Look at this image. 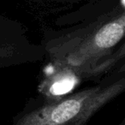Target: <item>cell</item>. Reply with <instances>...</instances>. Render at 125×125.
<instances>
[{
    "instance_id": "cell-5",
    "label": "cell",
    "mask_w": 125,
    "mask_h": 125,
    "mask_svg": "<svg viewBox=\"0 0 125 125\" xmlns=\"http://www.w3.org/2000/svg\"><path fill=\"white\" fill-rule=\"evenodd\" d=\"M123 58H125V43L116 52L111 54L110 57L94 65L90 70L88 74H98L105 71V70H109L111 67H112L113 65L116 64L118 61H121Z\"/></svg>"
},
{
    "instance_id": "cell-2",
    "label": "cell",
    "mask_w": 125,
    "mask_h": 125,
    "mask_svg": "<svg viewBox=\"0 0 125 125\" xmlns=\"http://www.w3.org/2000/svg\"><path fill=\"white\" fill-rule=\"evenodd\" d=\"M124 36L125 12L81 40L67 56L57 58L64 59L69 64L80 69L83 74H88L101 57Z\"/></svg>"
},
{
    "instance_id": "cell-4",
    "label": "cell",
    "mask_w": 125,
    "mask_h": 125,
    "mask_svg": "<svg viewBox=\"0 0 125 125\" xmlns=\"http://www.w3.org/2000/svg\"><path fill=\"white\" fill-rule=\"evenodd\" d=\"M27 49L16 28L0 16V69L12 66L26 59Z\"/></svg>"
},
{
    "instance_id": "cell-1",
    "label": "cell",
    "mask_w": 125,
    "mask_h": 125,
    "mask_svg": "<svg viewBox=\"0 0 125 125\" xmlns=\"http://www.w3.org/2000/svg\"><path fill=\"white\" fill-rule=\"evenodd\" d=\"M123 92L125 77L108 86L91 87L38 107H28L11 125H82Z\"/></svg>"
},
{
    "instance_id": "cell-6",
    "label": "cell",
    "mask_w": 125,
    "mask_h": 125,
    "mask_svg": "<svg viewBox=\"0 0 125 125\" xmlns=\"http://www.w3.org/2000/svg\"><path fill=\"white\" fill-rule=\"evenodd\" d=\"M119 72H125V62H124V63H123V64L120 67Z\"/></svg>"
},
{
    "instance_id": "cell-3",
    "label": "cell",
    "mask_w": 125,
    "mask_h": 125,
    "mask_svg": "<svg viewBox=\"0 0 125 125\" xmlns=\"http://www.w3.org/2000/svg\"><path fill=\"white\" fill-rule=\"evenodd\" d=\"M82 75L79 68L69 64L64 59L57 58L55 66L46 72L38 90L47 99L57 100L74 90L78 86Z\"/></svg>"
}]
</instances>
